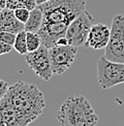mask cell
<instances>
[{
  "label": "cell",
  "mask_w": 124,
  "mask_h": 126,
  "mask_svg": "<svg viewBox=\"0 0 124 126\" xmlns=\"http://www.w3.org/2000/svg\"><path fill=\"white\" fill-rule=\"evenodd\" d=\"M15 11V15L16 16V18L21 21L22 23H25L30 16V10L26 9V8H17L14 10Z\"/></svg>",
  "instance_id": "cell-16"
},
{
  "label": "cell",
  "mask_w": 124,
  "mask_h": 126,
  "mask_svg": "<svg viewBox=\"0 0 124 126\" xmlns=\"http://www.w3.org/2000/svg\"><path fill=\"white\" fill-rule=\"evenodd\" d=\"M25 25L19 21L15 15V11L9 8L2 9L0 14V30L17 34L18 32L24 30Z\"/></svg>",
  "instance_id": "cell-11"
},
{
  "label": "cell",
  "mask_w": 124,
  "mask_h": 126,
  "mask_svg": "<svg viewBox=\"0 0 124 126\" xmlns=\"http://www.w3.org/2000/svg\"><path fill=\"white\" fill-rule=\"evenodd\" d=\"M16 35L14 33H11V32H7V31H2L0 30V41H3L9 45H14L15 43V39H16Z\"/></svg>",
  "instance_id": "cell-17"
},
{
  "label": "cell",
  "mask_w": 124,
  "mask_h": 126,
  "mask_svg": "<svg viewBox=\"0 0 124 126\" xmlns=\"http://www.w3.org/2000/svg\"><path fill=\"white\" fill-rule=\"evenodd\" d=\"M25 125H28L27 122L4 96L0 100V126Z\"/></svg>",
  "instance_id": "cell-10"
},
{
  "label": "cell",
  "mask_w": 124,
  "mask_h": 126,
  "mask_svg": "<svg viewBox=\"0 0 124 126\" xmlns=\"http://www.w3.org/2000/svg\"><path fill=\"white\" fill-rule=\"evenodd\" d=\"M110 37V28L104 23L93 24L88 34L85 46L93 49H103L108 46Z\"/></svg>",
  "instance_id": "cell-9"
},
{
  "label": "cell",
  "mask_w": 124,
  "mask_h": 126,
  "mask_svg": "<svg viewBox=\"0 0 124 126\" xmlns=\"http://www.w3.org/2000/svg\"><path fill=\"white\" fill-rule=\"evenodd\" d=\"M26 40H27L28 52L38 49L41 47V45L43 44L42 40H41V37L39 36V34L37 32L26 31Z\"/></svg>",
  "instance_id": "cell-15"
},
{
  "label": "cell",
  "mask_w": 124,
  "mask_h": 126,
  "mask_svg": "<svg viewBox=\"0 0 124 126\" xmlns=\"http://www.w3.org/2000/svg\"><path fill=\"white\" fill-rule=\"evenodd\" d=\"M2 9H4V8H0V14H1V12H2Z\"/></svg>",
  "instance_id": "cell-22"
},
{
  "label": "cell",
  "mask_w": 124,
  "mask_h": 126,
  "mask_svg": "<svg viewBox=\"0 0 124 126\" xmlns=\"http://www.w3.org/2000/svg\"><path fill=\"white\" fill-rule=\"evenodd\" d=\"M56 118L64 126H94L99 121L90 102L82 95L69 96L60 106Z\"/></svg>",
  "instance_id": "cell-3"
},
{
  "label": "cell",
  "mask_w": 124,
  "mask_h": 126,
  "mask_svg": "<svg viewBox=\"0 0 124 126\" xmlns=\"http://www.w3.org/2000/svg\"><path fill=\"white\" fill-rule=\"evenodd\" d=\"M25 61L31 70L44 80H49L54 74L50 63L48 47L44 44L38 49L28 52L25 56Z\"/></svg>",
  "instance_id": "cell-8"
},
{
  "label": "cell",
  "mask_w": 124,
  "mask_h": 126,
  "mask_svg": "<svg viewBox=\"0 0 124 126\" xmlns=\"http://www.w3.org/2000/svg\"><path fill=\"white\" fill-rule=\"evenodd\" d=\"M13 48H14V47L12 45H9L3 41H0V55L9 53Z\"/></svg>",
  "instance_id": "cell-18"
},
{
  "label": "cell",
  "mask_w": 124,
  "mask_h": 126,
  "mask_svg": "<svg viewBox=\"0 0 124 126\" xmlns=\"http://www.w3.org/2000/svg\"><path fill=\"white\" fill-rule=\"evenodd\" d=\"M87 0H49L38 5L43 11L44 20L37 32L46 47L54 46L66 36L70 23L86 10Z\"/></svg>",
  "instance_id": "cell-1"
},
{
  "label": "cell",
  "mask_w": 124,
  "mask_h": 126,
  "mask_svg": "<svg viewBox=\"0 0 124 126\" xmlns=\"http://www.w3.org/2000/svg\"><path fill=\"white\" fill-rule=\"evenodd\" d=\"M36 7V0H7L6 4V8L11 10H16L17 8H26L31 11Z\"/></svg>",
  "instance_id": "cell-14"
},
{
  "label": "cell",
  "mask_w": 124,
  "mask_h": 126,
  "mask_svg": "<svg viewBox=\"0 0 124 126\" xmlns=\"http://www.w3.org/2000/svg\"><path fill=\"white\" fill-rule=\"evenodd\" d=\"M13 47H14V49H16V51H17L21 55H26L28 53L27 40H26V31L25 30L18 32L16 35L15 43H14Z\"/></svg>",
  "instance_id": "cell-13"
},
{
  "label": "cell",
  "mask_w": 124,
  "mask_h": 126,
  "mask_svg": "<svg viewBox=\"0 0 124 126\" xmlns=\"http://www.w3.org/2000/svg\"><path fill=\"white\" fill-rule=\"evenodd\" d=\"M47 1H49V0H36V3H37V6H38V5H41L43 3H46Z\"/></svg>",
  "instance_id": "cell-21"
},
{
  "label": "cell",
  "mask_w": 124,
  "mask_h": 126,
  "mask_svg": "<svg viewBox=\"0 0 124 126\" xmlns=\"http://www.w3.org/2000/svg\"><path fill=\"white\" fill-rule=\"evenodd\" d=\"M43 20H44L43 11L41 10L39 6H37L36 8H34L33 10L30 11L29 18L24 23L25 25L24 30L30 32H38L43 24Z\"/></svg>",
  "instance_id": "cell-12"
},
{
  "label": "cell",
  "mask_w": 124,
  "mask_h": 126,
  "mask_svg": "<svg viewBox=\"0 0 124 126\" xmlns=\"http://www.w3.org/2000/svg\"><path fill=\"white\" fill-rule=\"evenodd\" d=\"M7 0H0V8H6Z\"/></svg>",
  "instance_id": "cell-20"
},
{
  "label": "cell",
  "mask_w": 124,
  "mask_h": 126,
  "mask_svg": "<svg viewBox=\"0 0 124 126\" xmlns=\"http://www.w3.org/2000/svg\"><path fill=\"white\" fill-rule=\"evenodd\" d=\"M78 47L72 45H54L48 47V53L54 75L65 73L75 61Z\"/></svg>",
  "instance_id": "cell-7"
},
{
  "label": "cell",
  "mask_w": 124,
  "mask_h": 126,
  "mask_svg": "<svg viewBox=\"0 0 124 126\" xmlns=\"http://www.w3.org/2000/svg\"><path fill=\"white\" fill-rule=\"evenodd\" d=\"M5 97L27 124L36 120L46 107L45 96L39 87L22 80L10 85Z\"/></svg>",
  "instance_id": "cell-2"
},
{
  "label": "cell",
  "mask_w": 124,
  "mask_h": 126,
  "mask_svg": "<svg viewBox=\"0 0 124 126\" xmlns=\"http://www.w3.org/2000/svg\"><path fill=\"white\" fill-rule=\"evenodd\" d=\"M97 78L101 88L108 89L124 82V63L102 56L97 61Z\"/></svg>",
  "instance_id": "cell-5"
},
{
  "label": "cell",
  "mask_w": 124,
  "mask_h": 126,
  "mask_svg": "<svg viewBox=\"0 0 124 126\" xmlns=\"http://www.w3.org/2000/svg\"><path fill=\"white\" fill-rule=\"evenodd\" d=\"M93 22L94 17L87 10L83 11L80 15H78L70 23L66 32L65 37L67 38L69 45L77 47L85 46Z\"/></svg>",
  "instance_id": "cell-6"
},
{
  "label": "cell",
  "mask_w": 124,
  "mask_h": 126,
  "mask_svg": "<svg viewBox=\"0 0 124 126\" xmlns=\"http://www.w3.org/2000/svg\"><path fill=\"white\" fill-rule=\"evenodd\" d=\"M9 89V85L6 81H4L3 79H0V100L6 95L7 91Z\"/></svg>",
  "instance_id": "cell-19"
},
{
  "label": "cell",
  "mask_w": 124,
  "mask_h": 126,
  "mask_svg": "<svg viewBox=\"0 0 124 126\" xmlns=\"http://www.w3.org/2000/svg\"><path fill=\"white\" fill-rule=\"evenodd\" d=\"M107 59L114 62L124 63V15H114L111 19L110 37L105 48Z\"/></svg>",
  "instance_id": "cell-4"
}]
</instances>
